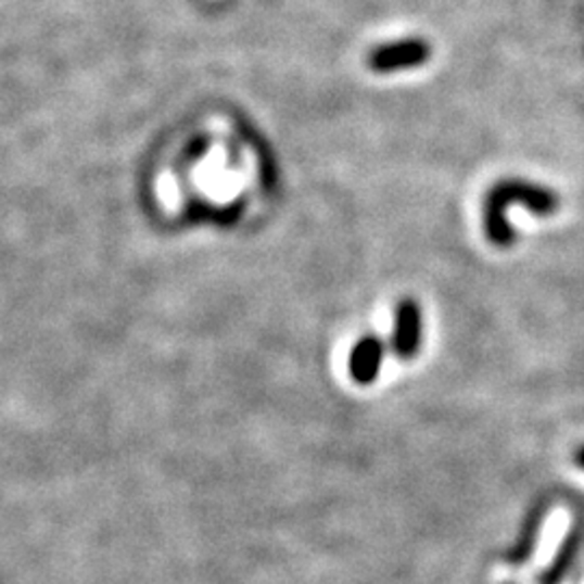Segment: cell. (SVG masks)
I'll list each match as a JSON object with an SVG mask.
<instances>
[{
    "label": "cell",
    "mask_w": 584,
    "mask_h": 584,
    "mask_svg": "<svg viewBox=\"0 0 584 584\" xmlns=\"http://www.w3.org/2000/svg\"><path fill=\"white\" fill-rule=\"evenodd\" d=\"M511 204L526 206L529 211L537 215H550L559 206L557 193L550 189H544L539 185L520 182V180H507L496 185L490 195L485 198L483 206V226L487 232V239L498 247L513 245V230L507 221V208Z\"/></svg>",
    "instance_id": "6da1fadb"
},
{
    "label": "cell",
    "mask_w": 584,
    "mask_h": 584,
    "mask_svg": "<svg viewBox=\"0 0 584 584\" xmlns=\"http://www.w3.org/2000/svg\"><path fill=\"white\" fill-rule=\"evenodd\" d=\"M429 56H431V46L420 37H409V39H398V41H390L374 48L368 56V65L370 69L379 74H390V72L418 67L427 63Z\"/></svg>",
    "instance_id": "7a4b0ae2"
},
{
    "label": "cell",
    "mask_w": 584,
    "mask_h": 584,
    "mask_svg": "<svg viewBox=\"0 0 584 584\" xmlns=\"http://www.w3.org/2000/svg\"><path fill=\"white\" fill-rule=\"evenodd\" d=\"M576 466H579V468H583L584 470V444L581 446V448H579V450H576Z\"/></svg>",
    "instance_id": "8992f818"
},
{
    "label": "cell",
    "mask_w": 584,
    "mask_h": 584,
    "mask_svg": "<svg viewBox=\"0 0 584 584\" xmlns=\"http://www.w3.org/2000/svg\"><path fill=\"white\" fill-rule=\"evenodd\" d=\"M422 342V312L414 299L398 303L394 314L392 348L401 359H411L420 351Z\"/></svg>",
    "instance_id": "3957f363"
},
{
    "label": "cell",
    "mask_w": 584,
    "mask_h": 584,
    "mask_svg": "<svg viewBox=\"0 0 584 584\" xmlns=\"http://www.w3.org/2000/svg\"><path fill=\"white\" fill-rule=\"evenodd\" d=\"M383 340L377 335H364L361 340H357V344L351 351L348 357V370H351V379L359 385H370L383 364Z\"/></svg>",
    "instance_id": "277c9868"
},
{
    "label": "cell",
    "mask_w": 584,
    "mask_h": 584,
    "mask_svg": "<svg viewBox=\"0 0 584 584\" xmlns=\"http://www.w3.org/2000/svg\"><path fill=\"white\" fill-rule=\"evenodd\" d=\"M579 539H581V535L576 531L568 535V539L563 542L559 555L553 559V563L548 566L546 574L542 576V584H559V581L563 579V574L568 572V568H570L574 555H576V550H579Z\"/></svg>",
    "instance_id": "5b68a950"
}]
</instances>
